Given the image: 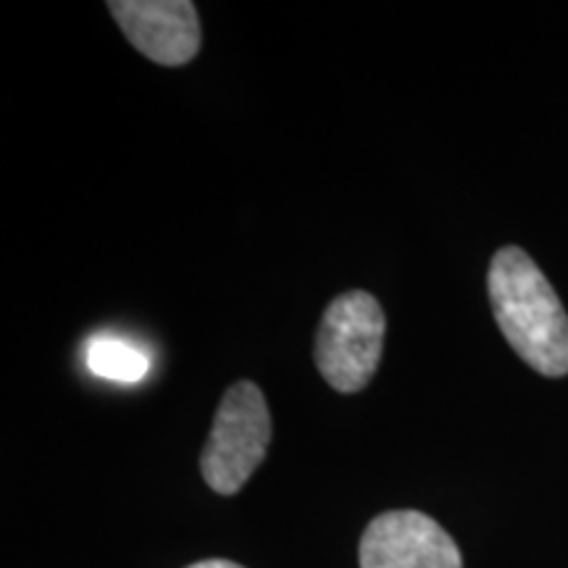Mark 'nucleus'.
<instances>
[{
	"label": "nucleus",
	"instance_id": "423d86ee",
	"mask_svg": "<svg viewBox=\"0 0 568 568\" xmlns=\"http://www.w3.org/2000/svg\"><path fill=\"white\" fill-rule=\"evenodd\" d=\"M88 364L92 374L113 382H140L148 374L145 355L122 339H95L90 345Z\"/></svg>",
	"mask_w": 568,
	"mask_h": 568
},
{
	"label": "nucleus",
	"instance_id": "f257e3e1",
	"mask_svg": "<svg viewBox=\"0 0 568 568\" xmlns=\"http://www.w3.org/2000/svg\"><path fill=\"white\" fill-rule=\"evenodd\" d=\"M487 290L495 322L518 358L542 376H566L568 314L529 253L516 245L497 251Z\"/></svg>",
	"mask_w": 568,
	"mask_h": 568
},
{
	"label": "nucleus",
	"instance_id": "f03ea898",
	"mask_svg": "<svg viewBox=\"0 0 568 568\" xmlns=\"http://www.w3.org/2000/svg\"><path fill=\"white\" fill-rule=\"evenodd\" d=\"M385 332V311L366 290H351L326 305L314 345L326 385L343 395L361 393L379 368Z\"/></svg>",
	"mask_w": 568,
	"mask_h": 568
},
{
	"label": "nucleus",
	"instance_id": "7ed1b4c3",
	"mask_svg": "<svg viewBox=\"0 0 568 568\" xmlns=\"http://www.w3.org/2000/svg\"><path fill=\"white\" fill-rule=\"evenodd\" d=\"M272 416L255 382H234L219 403L211 435L201 456V474L213 493L234 495L264 464Z\"/></svg>",
	"mask_w": 568,
	"mask_h": 568
},
{
	"label": "nucleus",
	"instance_id": "20e7f679",
	"mask_svg": "<svg viewBox=\"0 0 568 568\" xmlns=\"http://www.w3.org/2000/svg\"><path fill=\"white\" fill-rule=\"evenodd\" d=\"M361 568H464L458 545L418 510L376 516L361 537Z\"/></svg>",
	"mask_w": 568,
	"mask_h": 568
},
{
	"label": "nucleus",
	"instance_id": "0eeeda50",
	"mask_svg": "<svg viewBox=\"0 0 568 568\" xmlns=\"http://www.w3.org/2000/svg\"><path fill=\"white\" fill-rule=\"evenodd\" d=\"M187 568H243V566L232 564V560H224V558H211V560H201V564H193Z\"/></svg>",
	"mask_w": 568,
	"mask_h": 568
},
{
	"label": "nucleus",
	"instance_id": "39448f33",
	"mask_svg": "<svg viewBox=\"0 0 568 568\" xmlns=\"http://www.w3.org/2000/svg\"><path fill=\"white\" fill-rule=\"evenodd\" d=\"M126 40L161 67H184L201 51V19L190 0H111Z\"/></svg>",
	"mask_w": 568,
	"mask_h": 568
}]
</instances>
